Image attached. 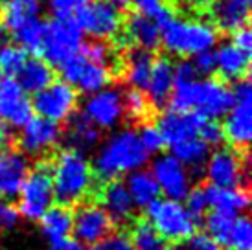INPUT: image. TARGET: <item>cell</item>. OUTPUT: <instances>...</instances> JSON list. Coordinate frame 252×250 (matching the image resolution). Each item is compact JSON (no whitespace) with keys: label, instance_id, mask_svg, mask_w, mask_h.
Segmentation results:
<instances>
[{"label":"cell","instance_id":"cell-31","mask_svg":"<svg viewBox=\"0 0 252 250\" xmlns=\"http://www.w3.org/2000/svg\"><path fill=\"white\" fill-rule=\"evenodd\" d=\"M52 79H54V72H52V66L48 62L44 59H39V57H32V59L28 57L21 72L17 74L15 81L21 85V89L24 92L37 94L44 87H48L52 83Z\"/></svg>","mask_w":252,"mask_h":250},{"label":"cell","instance_id":"cell-14","mask_svg":"<svg viewBox=\"0 0 252 250\" xmlns=\"http://www.w3.org/2000/svg\"><path fill=\"white\" fill-rule=\"evenodd\" d=\"M151 175H153L157 186L164 193L166 199L173 201H184L186 195L191 189V173L184 164H181L173 155H158L151 164Z\"/></svg>","mask_w":252,"mask_h":250},{"label":"cell","instance_id":"cell-13","mask_svg":"<svg viewBox=\"0 0 252 250\" xmlns=\"http://www.w3.org/2000/svg\"><path fill=\"white\" fill-rule=\"evenodd\" d=\"M204 175L216 188H243L247 182L245 158L228 147H221L210 153L204 162Z\"/></svg>","mask_w":252,"mask_h":250},{"label":"cell","instance_id":"cell-16","mask_svg":"<svg viewBox=\"0 0 252 250\" xmlns=\"http://www.w3.org/2000/svg\"><path fill=\"white\" fill-rule=\"evenodd\" d=\"M112 224L114 222L99 204L85 202L72 214V236L79 245L94 247L111 236Z\"/></svg>","mask_w":252,"mask_h":250},{"label":"cell","instance_id":"cell-3","mask_svg":"<svg viewBox=\"0 0 252 250\" xmlns=\"http://www.w3.org/2000/svg\"><path fill=\"white\" fill-rule=\"evenodd\" d=\"M52 171V186H54V199L59 206L68 208L72 204H79L87 195L91 193L94 184V171L92 164L85 153L76 149H63L56 156Z\"/></svg>","mask_w":252,"mask_h":250},{"label":"cell","instance_id":"cell-2","mask_svg":"<svg viewBox=\"0 0 252 250\" xmlns=\"http://www.w3.org/2000/svg\"><path fill=\"white\" fill-rule=\"evenodd\" d=\"M147 160L149 155L142 146L138 132L134 129H124L111 134L101 144L94 156L92 171L101 181H114L120 175H129L142 169Z\"/></svg>","mask_w":252,"mask_h":250},{"label":"cell","instance_id":"cell-43","mask_svg":"<svg viewBox=\"0 0 252 250\" xmlns=\"http://www.w3.org/2000/svg\"><path fill=\"white\" fill-rule=\"evenodd\" d=\"M199 138L210 147L219 146L224 140L223 129H221V125L217 124L216 120H204L203 127H201V131H199Z\"/></svg>","mask_w":252,"mask_h":250},{"label":"cell","instance_id":"cell-18","mask_svg":"<svg viewBox=\"0 0 252 250\" xmlns=\"http://www.w3.org/2000/svg\"><path fill=\"white\" fill-rule=\"evenodd\" d=\"M19 146L26 155L32 156H42L59 144L61 140V127L50 120L41 116H33L28 124L21 127Z\"/></svg>","mask_w":252,"mask_h":250},{"label":"cell","instance_id":"cell-22","mask_svg":"<svg viewBox=\"0 0 252 250\" xmlns=\"http://www.w3.org/2000/svg\"><path fill=\"white\" fill-rule=\"evenodd\" d=\"M175 76H173V62L168 57H160L153 62V68L149 74L146 85V97L151 107L164 109L169 103L171 91H173Z\"/></svg>","mask_w":252,"mask_h":250},{"label":"cell","instance_id":"cell-6","mask_svg":"<svg viewBox=\"0 0 252 250\" xmlns=\"http://www.w3.org/2000/svg\"><path fill=\"white\" fill-rule=\"evenodd\" d=\"M146 212L147 222L166 241L182 243L197 228V219L189 214L181 201L157 199L151 206H147Z\"/></svg>","mask_w":252,"mask_h":250},{"label":"cell","instance_id":"cell-47","mask_svg":"<svg viewBox=\"0 0 252 250\" xmlns=\"http://www.w3.org/2000/svg\"><path fill=\"white\" fill-rule=\"evenodd\" d=\"M19 217H21V214H19L17 206L0 202V228L2 230L13 228L15 224L19 222Z\"/></svg>","mask_w":252,"mask_h":250},{"label":"cell","instance_id":"cell-41","mask_svg":"<svg viewBox=\"0 0 252 250\" xmlns=\"http://www.w3.org/2000/svg\"><path fill=\"white\" fill-rule=\"evenodd\" d=\"M48 7L56 17H72L81 7H85L91 0H46Z\"/></svg>","mask_w":252,"mask_h":250},{"label":"cell","instance_id":"cell-39","mask_svg":"<svg viewBox=\"0 0 252 250\" xmlns=\"http://www.w3.org/2000/svg\"><path fill=\"white\" fill-rule=\"evenodd\" d=\"M129 4H133L136 13L151 17L155 22H158L168 11H171L166 6V0H129Z\"/></svg>","mask_w":252,"mask_h":250},{"label":"cell","instance_id":"cell-4","mask_svg":"<svg viewBox=\"0 0 252 250\" xmlns=\"http://www.w3.org/2000/svg\"><path fill=\"white\" fill-rule=\"evenodd\" d=\"M217 39L219 31L216 26L201 19H181L173 15L160 26V44H164L168 54L181 59L214 50Z\"/></svg>","mask_w":252,"mask_h":250},{"label":"cell","instance_id":"cell-21","mask_svg":"<svg viewBox=\"0 0 252 250\" xmlns=\"http://www.w3.org/2000/svg\"><path fill=\"white\" fill-rule=\"evenodd\" d=\"M30 171V164L21 151L0 149V195L17 197Z\"/></svg>","mask_w":252,"mask_h":250},{"label":"cell","instance_id":"cell-42","mask_svg":"<svg viewBox=\"0 0 252 250\" xmlns=\"http://www.w3.org/2000/svg\"><path fill=\"white\" fill-rule=\"evenodd\" d=\"M177 250H221V247L212 239L208 234H197L193 232L188 239H184Z\"/></svg>","mask_w":252,"mask_h":250},{"label":"cell","instance_id":"cell-8","mask_svg":"<svg viewBox=\"0 0 252 250\" xmlns=\"http://www.w3.org/2000/svg\"><path fill=\"white\" fill-rule=\"evenodd\" d=\"M54 202V186H52V171L48 164H37L30 169L26 179L19 189V214L28 221H39L41 216Z\"/></svg>","mask_w":252,"mask_h":250},{"label":"cell","instance_id":"cell-19","mask_svg":"<svg viewBox=\"0 0 252 250\" xmlns=\"http://www.w3.org/2000/svg\"><path fill=\"white\" fill-rule=\"evenodd\" d=\"M0 118L13 129L24 127L33 118L32 101L15 79H4L0 85Z\"/></svg>","mask_w":252,"mask_h":250},{"label":"cell","instance_id":"cell-50","mask_svg":"<svg viewBox=\"0 0 252 250\" xmlns=\"http://www.w3.org/2000/svg\"><path fill=\"white\" fill-rule=\"evenodd\" d=\"M189 6H193L195 9H206V7L212 6L214 0H188Z\"/></svg>","mask_w":252,"mask_h":250},{"label":"cell","instance_id":"cell-15","mask_svg":"<svg viewBox=\"0 0 252 250\" xmlns=\"http://www.w3.org/2000/svg\"><path fill=\"white\" fill-rule=\"evenodd\" d=\"M81 116L98 129L109 131V129L118 127L126 116L124 94L118 89H111V87L94 92L87 97Z\"/></svg>","mask_w":252,"mask_h":250},{"label":"cell","instance_id":"cell-20","mask_svg":"<svg viewBox=\"0 0 252 250\" xmlns=\"http://www.w3.org/2000/svg\"><path fill=\"white\" fill-rule=\"evenodd\" d=\"M204 116L197 112H182V111H168L158 118V131L164 136L166 146H175L184 140L199 136V131L204 124Z\"/></svg>","mask_w":252,"mask_h":250},{"label":"cell","instance_id":"cell-1","mask_svg":"<svg viewBox=\"0 0 252 250\" xmlns=\"http://www.w3.org/2000/svg\"><path fill=\"white\" fill-rule=\"evenodd\" d=\"M169 103L173 111L197 112L206 120L224 116L234 103L232 89L210 77L175 79Z\"/></svg>","mask_w":252,"mask_h":250},{"label":"cell","instance_id":"cell-17","mask_svg":"<svg viewBox=\"0 0 252 250\" xmlns=\"http://www.w3.org/2000/svg\"><path fill=\"white\" fill-rule=\"evenodd\" d=\"M2 24L6 31H9V35L15 39L17 46H21L24 52L41 54L46 22H42L39 15L17 13L11 9H4Z\"/></svg>","mask_w":252,"mask_h":250},{"label":"cell","instance_id":"cell-34","mask_svg":"<svg viewBox=\"0 0 252 250\" xmlns=\"http://www.w3.org/2000/svg\"><path fill=\"white\" fill-rule=\"evenodd\" d=\"M133 250H169L168 241L158 236V232L147 221H138L131 232Z\"/></svg>","mask_w":252,"mask_h":250},{"label":"cell","instance_id":"cell-27","mask_svg":"<svg viewBox=\"0 0 252 250\" xmlns=\"http://www.w3.org/2000/svg\"><path fill=\"white\" fill-rule=\"evenodd\" d=\"M126 31L129 41L133 42L136 48L151 52V50L160 46V28L151 17L133 13L127 19Z\"/></svg>","mask_w":252,"mask_h":250},{"label":"cell","instance_id":"cell-28","mask_svg":"<svg viewBox=\"0 0 252 250\" xmlns=\"http://www.w3.org/2000/svg\"><path fill=\"white\" fill-rule=\"evenodd\" d=\"M41 230L52 247L72 236V212L64 206H50L39 219Z\"/></svg>","mask_w":252,"mask_h":250},{"label":"cell","instance_id":"cell-29","mask_svg":"<svg viewBox=\"0 0 252 250\" xmlns=\"http://www.w3.org/2000/svg\"><path fill=\"white\" fill-rule=\"evenodd\" d=\"M124 184H126L127 191H129V197L133 201L134 208L151 206L160 195V189L157 186L153 175L147 169H136L133 173H129L127 181Z\"/></svg>","mask_w":252,"mask_h":250},{"label":"cell","instance_id":"cell-36","mask_svg":"<svg viewBox=\"0 0 252 250\" xmlns=\"http://www.w3.org/2000/svg\"><path fill=\"white\" fill-rule=\"evenodd\" d=\"M124 109H126V114L129 118L144 120L151 112V105H149L144 92L131 89L124 94Z\"/></svg>","mask_w":252,"mask_h":250},{"label":"cell","instance_id":"cell-7","mask_svg":"<svg viewBox=\"0 0 252 250\" xmlns=\"http://www.w3.org/2000/svg\"><path fill=\"white\" fill-rule=\"evenodd\" d=\"M234 103L230 111L224 114V124L221 125L224 140H228L234 149H247L252 136V89L249 79L236 81L232 89Z\"/></svg>","mask_w":252,"mask_h":250},{"label":"cell","instance_id":"cell-12","mask_svg":"<svg viewBox=\"0 0 252 250\" xmlns=\"http://www.w3.org/2000/svg\"><path fill=\"white\" fill-rule=\"evenodd\" d=\"M59 70H61L64 83H68L76 91H81L89 96L107 89L112 79L111 70L107 66L89 61L81 52L66 62H63Z\"/></svg>","mask_w":252,"mask_h":250},{"label":"cell","instance_id":"cell-23","mask_svg":"<svg viewBox=\"0 0 252 250\" xmlns=\"http://www.w3.org/2000/svg\"><path fill=\"white\" fill-rule=\"evenodd\" d=\"M214 26L223 31H238L249 24L251 17V0H214L212 2Z\"/></svg>","mask_w":252,"mask_h":250},{"label":"cell","instance_id":"cell-9","mask_svg":"<svg viewBox=\"0 0 252 250\" xmlns=\"http://www.w3.org/2000/svg\"><path fill=\"white\" fill-rule=\"evenodd\" d=\"M76 15V22L83 35H91L94 41L114 39L124 30V19L120 9L103 0H91Z\"/></svg>","mask_w":252,"mask_h":250},{"label":"cell","instance_id":"cell-35","mask_svg":"<svg viewBox=\"0 0 252 250\" xmlns=\"http://www.w3.org/2000/svg\"><path fill=\"white\" fill-rule=\"evenodd\" d=\"M26 59H28V56H26V52L21 46L9 44V42L0 44V72L2 74L17 76L22 66H24Z\"/></svg>","mask_w":252,"mask_h":250},{"label":"cell","instance_id":"cell-5","mask_svg":"<svg viewBox=\"0 0 252 250\" xmlns=\"http://www.w3.org/2000/svg\"><path fill=\"white\" fill-rule=\"evenodd\" d=\"M83 48V31L76 19L72 17H56L46 22L44 41L41 54L50 66H61L63 62L77 56Z\"/></svg>","mask_w":252,"mask_h":250},{"label":"cell","instance_id":"cell-54","mask_svg":"<svg viewBox=\"0 0 252 250\" xmlns=\"http://www.w3.org/2000/svg\"><path fill=\"white\" fill-rule=\"evenodd\" d=\"M52 250H56V249H52Z\"/></svg>","mask_w":252,"mask_h":250},{"label":"cell","instance_id":"cell-40","mask_svg":"<svg viewBox=\"0 0 252 250\" xmlns=\"http://www.w3.org/2000/svg\"><path fill=\"white\" fill-rule=\"evenodd\" d=\"M186 210L191 216L195 217L197 221L206 214L208 210V201H206V191L204 188H191L189 193L186 195Z\"/></svg>","mask_w":252,"mask_h":250},{"label":"cell","instance_id":"cell-44","mask_svg":"<svg viewBox=\"0 0 252 250\" xmlns=\"http://www.w3.org/2000/svg\"><path fill=\"white\" fill-rule=\"evenodd\" d=\"M193 68L199 76L203 77H208L210 74L216 72V54H214V50H208V52H203V54H197L193 57Z\"/></svg>","mask_w":252,"mask_h":250},{"label":"cell","instance_id":"cell-51","mask_svg":"<svg viewBox=\"0 0 252 250\" xmlns=\"http://www.w3.org/2000/svg\"><path fill=\"white\" fill-rule=\"evenodd\" d=\"M103 2H107V4H111V6H114V7H124V6H127L129 4V0H103Z\"/></svg>","mask_w":252,"mask_h":250},{"label":"cell","instance_id":"cell-32","mask_svg":"<svg viewBox=\"0 0 252 250\" xmlns=\"http://www.w3.org/2000/svg\"><path fill=\"white\" fill-rule=\"evenodd\" d=\"M171 149V155L175 156L181 164L188 167V169H201L204 167V162L210 156V146H206L203 140L195 136V138L184 140L181 144H175V146L169 147Z\"/></svg>","mask_w":252,"mask_h":250},{"label":"cell","instance_id":"cell-33","mask_svg":"<svg viewBox=\"0 0 252 250\" xmlns=\"http://www.w3.org/2000/svg\"><path fill=\"white\" fill-rule=\"evenodd\" d=\"M99 142V129L94 127L91 122L79 114L74 120H70V125H68V144H70V149H76V151H91L98 146Z\"/></svg>","mask_w":252,"mask_h":250},{"label":"cell","instance_id":"cell-49","mask_svg":"<svg viewBox=\"0 0 252 250\" xmlns=\"http://www.w3.org/2000/svg\"><path fill=\"white\" fill-rule=\"evenodd\" d=\"M13 142H15L13 127H9L7 124L0 122V149H7V147H11Z\"/></svg>","mask_w":252,"mask_h":250},{"label":"cell","instance_id":"cell-24","mask_svg":"<svg viewBox=\"0 0 252 250\" xmlns=\"http://www.w3.org/2000/svg\"><path fill=\"white\" fill-rule=\"evenodd\" d=\"M101 208L107 212L112 222H126L133 217L134 204L124 182L109 181L99 191Z\"/></svg>","mask_w":252,"mask_h":250},{"label":"cell","instance_id":"cell-10","mask_svg":"<svg viewBox=\"0 0 252 250\" xmlns=\"http://www.w3.org/2000/svg\"><path fill=\"white\" fill-rule=\"evenodd\" d=\"M33 112L54 124L68 122L77 107V91L64 81H52L33 97Z\"/></svg>","mask_w":252,"mask_h":250},{"label":"cell","instance_id":"cell-48","mask_svg":"<svg viewBox=\"0 0 252 250\" xmlns=\"http://www.w3.org/2000/svg\"><path fill=\"white\" fill-rule=\"evenodd\" d=\"M232 44H236L239 50H243V52H249L251 54L252 50V33L251 30H249V26H245V28L238 30V31H234L232 33Z\"/></svg>","mask_w":252,"mask_h":250},{"label":"cell","instance_id":"cell-53","mask_svg":"<svg viewBox=\"0 0 252 250\" xmlns=\"http://www.w3.org/2000/svg\"><path fill=\"white\" fill-rule=\"evenodd\" d=\"M2 81H4V74L0 72V85H2Z\"/></svg>","mask_w":252,"mask_h":250},{"label":"cell","instance_id":"cell-30","mask_svg":"<svg viewBox=\"0 0 252 250\" xmlns=\"http://www.w3.org/2000/svg\"><path fill=\"white\" fill-rule=\"evenodd\" d=\"M153 62L155 59L151 56V52L140 48L127 52L126 59H124V76H126L127 85L131 89H136V91H144L147 79H149V74H151V68H153Z\"/></svg>","mask_w":252,"mask_h":250},{"label":"cell","instance_id":"cell-26","mask_svg":"<svg viewBox=\"0 0 252 250\" xmlns=\"http://www.w3.org/2000/svg\"><path fill=\"white\" fill-rule=\"evenodd\" d=\"M214 54H216V72H219L224 79H230V81L245 79L251 66L249 52L239 50L232 42H224Z\"/></svg>","mask_w":252,"mask_h":250},{"label":"cell","instance_id":"cell-52","mask_svg":"<svg viewBox=\"0 0 252 250\" xmlns=\"http://www.w3.org/2000/svg\"><path fill=\"white\" fill-rule=\"evenodd\" d=\"M6 42V28H4V24L0 22V44H4Z\"/></svg>","mask_w":252,"mask_h":250},{"label":"cell","instance_id":"cell-46","mask_svg":"<svg viewBox=\"0 0 252 250\" xmlns=\"http://www.w3.org/2000/svg\"><path fill=\"white\" fill-rule=\"evenodd\" d=\"M42 0H7L4 9H11L17 13H28V15H39Z\"/></svg>","mask_w":252,"mask_h":250},{"label":"cell","instance_id":"cell-38","mask_svg":"<svg viewBox=\"0 0 252 250\" xmlns=\"http://www.w3.org/2000/svg\"><path fill=\"white\" fill-rule=\"evenodd\" d=\"M138 138H140L142 146L147 151V155H158L166 147V142H164V136L160 134L158 127L157 125H144L138 132Z\"/></svg>","mask_w":252,"mask_h":250},{"label":"cell","instance_id":"cell-25","mask_svg":"<svg viewBox=\"0 0 252 250\" xmlns=\"http://www.w3.org/2000/svg\"><path fill=\"white\" fill-rule=\"evenodd\" d=\"M206 201L208 208L226 216H241L249 208V191L245 188H216L206 186Z\"/></svg>","mask_w":252,"mask_h":250},{"label":"cell","instance_id":"cell-11","mask_svg":"<svg viewBox=\"0 0 252 250\" xmlns=\"http://www.w3.org/2000/svg\"><path fill=\"white\" fill-rule=\"evenodd\" d=\"M206 234L219 247L228 250L252 249V224L247 216H226L212 212L206 217Z\"/></svg>","mask_w":252,"mask_h":250},{"label":"cell","instance_id":"cell-45","mask_svg":"<svg viewBox=\"0 0 252 250\" xmlns=\"http://www.w3.org/2000/svg\"><path fill=\"white\" fill-rule=\"evenodd\" d=\"M91 250H133V247H131L129 237L122 236V234H111L101 243L94 245Z\"/></svg>","mask_w":252,"mask_h":250},{"label":"cell","instance_id":"cell-37","mask_svg":"<svg viewBox=\"0 0 252 250\" xmlns=\"http://www.w3.org/2000/svg\"><path fill=\"white\" fill-rule=\"evenodd\" d=\"M81 54H83L89 61L96 62V64H101V66H107V68L116 62L114 52H112L103 41H94V42H91V44H83Z\"/></svg>","mask_w":252,"mask_h":250}]
</instances>
